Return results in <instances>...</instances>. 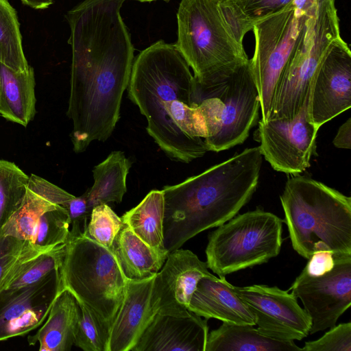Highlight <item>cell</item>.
Returning a JSON list of instances; mask_svg holds the SVG:
<instances>
[{
    "label": "cell",
    "mask_w": 351,
    "mask_h": 351,
    "mask_svg": "<svg viewBox=\"0 0 351 351\" xmlns=\"http://www.w3.org/2000/svg\"><path fill=\"white\" fill-rule=\"evenodd\" d=\"M124 0H84L66 14L72 62L66 112L75 153L104 142L120 118L134 49L120 13Z\"/></svg>",
    "instance_id": "cell-1"
},
{
    "label": "cell",
    "mask_w": 351,
    "mask_h": 351,
    "mask_svg": "<svg viewBox=\"0 0 351 351\" xmlns=\"http://www.w3.org/2000/svg\"><path fill=\"white\" fill-rule=\"evenodd\" d=\"M263 158L259 146L247 148L197 176L163 187L164 246L168 253L238 214L256 190Z\"/></svg>",
    "instance_id": "cell-2"
},
{
    "label": "cell",
    "mask_w": 351,
    "mask_h": 351,
    "mask_svg": "<svg viewBox=\"0 0 351 351\" xmlns=\"http://www.w3.org/2000/svg\"><path fill=\"white\" fill-rule=\"evenodd\" d=\"M293 250L306 259L316 252L351 256V198L306 176L293 175L280 197Z\"/></svg>",
    "instance_id": "cell-3"
},
{
    "label": "cell",
    "mask_w": 351,
    "mask_h": 351,
    "mask_svg": "<svg viewBox=\"0 0 351 351\" xmlns=\"http://www.w3.org/2000/svg\"><path fill=\"white\" fill-rule=\"evenodd\" d=\"M221 0H181L175 44L193 71L199 97L230 77L249 58L221 8Z\"/></svg>",
    "instance_id": "cell-4"
},
{
    "label": "cell",
    "mask_w": 351,
    "mask_h": 351,
    "mask_svg": "<svg viewBox=\"0 0 351 351\" xmlns=\"http://www.w3.org/2000/svg\"><path fill=\"white\" fill-rule=\"evenodd\" d=\"M72 223L58 269L60 290L71 292L110 328L124 298L128 279L112 252L90 239L85 221Z\"/></svg>",
    "instance_id": "cell-5"
},
{
    "label": "cell",
    "mask_w": 351,
    "mask_h": 351,
    "mask_svg": "<svg viewBox=\"0 0 351 351\" xmlns=\"http://www.w3.org/2000/svg\"><path fill=\"white\" fill-rule=\"evenodd\" d=\"M283 221L259 208L236 215L209 234L208 267L223 278L277 256L282 243Z\"/></svg>",
    "instance_id": "cell-6"
},
{
    "label": "cell",
    "mask_w": 351,
    "mask_h": 351,
    "mask_svg": "<svg viewBox=\"0 0 351 351\" xmlns=\"http://www.w3.org/2000/svg\"><path fill=\"white\" fill-rule=\"evenodd\" d=\"M335 0H318L285 66L269 119L293 118L309 94L310 84L332 43L341 36Z\"/></svg>",
    "instance_id": "cell-7"
},
{
    "label": "cell",
    "mask_w": 351,
    "mask_h": 351,
    "mask_svg": "<svg viewBox=\"0 0 351 351\" xmlns=\"http://www.w3.org/2000/svg\"><path fill=\"white\" fill-rule=\"evenodd\" d=\"M206 128L208 151L219 152L243 143L256 124L260 100L248 62L197 100Z\"/></svg>",
    "instance_id": "cell-8"
},
{
    "label": "cell",
    "mask_w": 351,
    "mask_h": 351,
    "mask_svg": "<svg viewBox=\"0 0 351 351\" xmlns=\"http://www.w3.org/2000/svg\"><path fill=\"white\" fill-rule=\"evenodd\" d=\"M316 10L307 13L291 2L253 26L254 51L249 64L263 123L268 121L277 87L306 20Z\"/></svg>",
    "instance_id": "cell-9"
},
{
    "label": "cell",
    "mask_w": 351,
    "mask_h": 351,
    "mask_svg": "<svg viewBox=\"0 0 351 351\" xmlns=\"http://www.w3.org/2000/svg\"><path fill=\"white\" fill-rule=\"evenodd\" d=\"M308 96L293 118L258 122L256 136L261 154L277 171L297 175L310 167L319 128L308 119Z\"/></svg>",
    "instance_id": "cell-10"
},
{
    "label": "cell",
    "mask_w": 351,
    "mask_h": 351,
    "mask_svg": "<svg viewBox=\"0 0 351 351\" xmlns=\"http://www.w3.org/2000/svg\"><path fill=\"white\" fill-rule=\"evenodd\" d=\"M335 261L332 269L322 276H311L302 271L290 288L310 317L311 334L335 326L351 305V256Z\"/></svg>",
    "instance_id": "cell-11"
},
{
    "label": "cell",
    "mask_w": 351,
    "mask_h": 351,
    "mask_svg": "<svg viewBox=\"0 0 351 351\" xmlns=\"http://www.w3.org/2000/svg\"><path fill=\"white\" fill-rule=\"evenodd\" d=\"M234 289L252 313L260 332L284 341H300L308 335L310 317L292 293L262 285Z\"/></svg>",
    "instance_id": "cell-12"
},
{
    "label": "cell",
    "mask_w": 351,
    "mask_h": 351,
    "mask_svg": "<svg viewBox=\"0 0 351 351\" xmlns=\"http://www.w3.org/2000/svg\"><path fill=\"white\" fill-rule=\"evenodd\" d=\"M351 107V52L341 36L331 45L309 88L307 112L319 128Z\"/></svg>",
    "instance_id": "cell-13"
},
{
    "label": "cell",
    "mask_w": 351,
    "mask_h": 351,
    "mask_svg": "<svg viewBox=\"0 0 351 351\" xmlns=\"http://www.w3.org/2000/svg\"><path fill=\"white\" fill-rule=\"evenodd\" d=\"M60 291L58 270L32 285L1 291L0 341L40 326Z\"/></svg>",
    "instance_id": "cell-14"
},
{
    "label": "cell",
    "mask_w": 351,
    "mask_h": 351,
    "mask_svg": "<svg viewBox=\"0 0 351 351\" xmlns=\"http://www.w3.org/2000/svg\"><path fill=\"white\" fill-rule=\"evenodd\" d=\"M206 262L189 250L177 249L167 255L156 274L151 302L156 313L181 315L188 306L199 280L211 275Z\"/></svg>",
    "instance_id": "cell-15"
},
{
    "label": "cell",
    "mask_w": 351,
    "mask_h": 351,
    "mask_svg": "<svg viewBox=\"0 0 351 351\" xmlns=\"http://www.w3.org/2000/svg\"><path fill=\"white\" fill-rule=\"evenodd\" d=\"M208 335L207 319L192 311L156 313L131 351H205Z\"/></svg>",
    "instance_id": "cell-16"
},
{
    "label": "cell",
    "mask_w": 351,
    "mask_h": 351,
    "mask_svg": "<svg viewBox=\"0 0 351 351\" xmlns=\"http://www.w3.org/2000/svg\"><path fill=\"white\" fill-rule=\"evenodd\" d=\"M155 276L128 280L123 300L110 328L108 351H131L156 313L151 302Z\"/></svg>",
    "instance_id": "cell-17"
},
{
    "label": "cell",
    "mask_w": 351,
    "mask_h": 351,
    "mask_svg": "<svg viewBox=\"0 0 351 351\" xmlns=\"http://www.w3.org/2000/svg\"><path fill=\"white\" fill-rule=\"evenodd\" d=\"M188 309L207 319L214 318L227 324L255 325L252 313L225 277L217 278L211 274L202 278Z\"/></svg>",
    "instance_id": "cell-18"
},
{
    "label": "cell",
    "mask_w": 351,
    "mask_h": 351,
    "mask_svg": "<svg viewBox=\"0 0 351 351\" xmlns=\"http://www.w3.org/2000/svg\"><path fill=\"white\" fill-rule=\"evenodd\" d=\"M74 197L44 178L31 174L24 199L0 230V237L29 241L40 216L58 205L64 207Z\"/></svg>",
    "instance_id": "cell-19"
},
{
    "label": "cell",
    "mask_w": 351,
    "mask_h": 351,
    "mask_svg": "<svg viewBox=\"0 0 351 351\" xmlns=\"http://www.w3.org/2000/svg\"><path fill=\"white\" fill-rule=\"evenodd\" d=\"M80 306L66 289L59 293L46 322L34 335L28 337L29 345L39 343L40 351H69L75 344Z\"/></svg>",
    "instance_id": "cell-20"
},
{
    "label": "cell",
    "mask_w": 351,
    "mask_h": 351,
    "mask_svg": "<svg viewBox=\"0 0 351 351\" xmlns=\"http://www.w3.org/2000/svg\"><path fill=\"white\" fill-rule=\"evenodd\" d=\"M36 114L35 77L32 66L14 70L0 62V114L26 127Z\"/></svg>",
    "instance_id": "cell-21"
},
{
    "label": "cell",
    "mask_w": 351,
    "mask_h": 351,
    "mask_svg": "<svg viewBox=\"0 0 351 351\" xmlns=\"http://www.w3.org/2000/svg\"><path fill=\"white\" fill-rule=\"evenodd\" d=\"M110 250L128 280H141L155 276L167 257L143 241L125 223Z\"/></svg>",
    "instance_id": "cell-22"
},
{
    "label": "cell",
    "mask_w": 351,
    "mask_h": 351,
    "mask_svg": "<svg viewBox=\"0 0 351 351\" xmlns=\"http://www.w3.org/2000/svg\"><path fill=\"white\" fill-rule=\"evenodd\" d=\"M302 351L293 341L279 340L252 325L223 323L208 335L205 351Z\"/></svg>",
    "instance_id": "cell-23"
},
{
    "label": "cell",
    "mask_w": 351,
    "mask_h": 351,
    "mask_svg": "<svg viewBox=\"0 0 351 351\" xmlns=\"http://www.w3.org/2000/svg\"><path fill=\"white\" fill-rule=\"evenodd\" d=\"M131 162L121 151H113L93 170L94 183L85 193L88 206L121 203L127 191L126 178Z\"/></svg>",
    "instance_id": "cell-24"
},
{
    "label": "cell",
    "mask_w": 351,
    "mask_h": 351,
    "mask_svg": "<svg viewBox=\"0 0 351 351\" xmlns=\"http://www.w3.org/2000/svg\"><path fill=\"white\" fill-rule=\"evenodd\" d=\"M165 199L162 190L151 191L121 218L143 241L158 252L168 255L164 246Z\"/></svg>",
    "instance_id": "cell-25"
},
{
    "label": "cell",
    "mask_w": 351,
    "mask_h": 351,
    "mask_svg": "<svg viewBox=\"0 0 351 351\" xmlns=\"http://www.w3.org/2000/svg\"><path fill=\"white\" fill-rule=\"evenodd\" d=\"M293 0H221V8L237 38L243 43L253 26Z\"/></svg>",
    "instance_id": "cell-26"
},
{
    "label": "cell",
    "mask_w": 351,
    "mask_h": 351,
    "mask_svg": "<svg viewBox=\"0 0 351 351\" xmlns=\"http://www.w3.org/2000/svg\"><path fill=\"white\" fill-rule=\"evenodd\" d=\"M0 62L19 71L30 66L23 52L16 12L8 0H0Z\"/></svg>",
    "instance_id": "cell-27"
},
{
    "label": "cell",
    "mask_w": 351,
    "mask_h": 351,
    "mask_svg": "<svg viewBox=\"0 0 351 351\" xmlns=\"http://www.w3.org/2000/svg\"><path fill=\"white\" fill-rule=\"evenodd\" d=\"M28 180L16 165L0 159V230L22 204Z\"/></svg>",
    "instance_id": "cell-28"
},
{
    "label": "cell",
    "mask_w": 351,
    "mask_h": 351,
    "mask_svg": "<svg viewBox=\"0 0 351 351\" xmlns=\"http://www.w3.org/2000/svg\"><path fill=\"white\" fill-rule=\"evenodd\" d=\"M71 224L67 210L58 205L40 216L29 242L45 247L64 243L70 232Z\"/></svg>",
    "instance_id": "cell-29"
},
{
    "label": "cell",
    "mask_w": 351,
    "mask_h": 351,
    "mask_svg": "<svg viewBox=\"0 0 351 351\" xmlns=\"http://www.w3.org/2000/svg\"><path fill=\"white\" fill-rule=\"evenodd\" d=\"M78 304L80 313L74 346L84 351H108L110 327L86 305Z\"/></svg>",
    "instance_id": "cell-30"
},
{
    "label": "cell",
    "mask_w": 351,
    "mask_h": 351,
    "mask_svg": "<svg viewBox=\"0 0 351 351\" xmlns=\"http://www.w3.org/2000/svg\"><path fill=\"white\" fill-rule=\"evenodd\" d=\"M90 221L85 224L84 232L97 243L110 249L123 223L108 204L92 208Z\"/></svg>",
    "instance_id": "cell-31"
},
{
    "label": "cell",
    "mask_w": 351,
    "mask_h": 351,
    "mask_svg": "<svg viewBox=\"0 0 351 351\" xmlns=\"http://www.w3.org/2000/svg\"><path fill=\"white\" fill-rule=\"evenodd\" d=\"M319 339L306 341L302 351H351V323L329 328Z\"/></svg>",
    "instance_id": "cell-32"
},
{
    "label": "cell",
    "mask_w": 351,
    "mask_h": 351,
    "mask_svg": "<svg viewBox=\"0 0 351 351\" xmlns=\"http://www.w3.org/2000/svg\"><path fill=\"white\" fill-rule=\"evenodd\" d=\"M38 247L28 241L0 237V282L23 257Z\"/></svg>",
    "instance_id": "cell-33"
},
{
    "label": "cell",
    "mask_w": 351,
    "mask_h": 351,
    "mask_svg": "<svg viewBox=\"0 0 351 351\" xmlns=\"http://www.w3.org/2000/svg\"><path fill=\"white\" fill-rule=\"evenodd\" d=\"M308 260L302 271L311 276H319L328 272L335 263L334 255L329 251L316 252Z\"/></svg>",
    "instance_id": "cell-34"
},
{
    "label": "cell",
    "mask_w": 351,
    "mask_h": 351,
    "mask_svg": "<svg viewBox=\"0 0 351 351\" xmlns=\"http://www.w3.org/2000/svg\"><path fill=\"white\" fill-rule=\"evenodd\" d=\"M64 208L67 210L71 223L86 220L92 209L88 206L86 193L69 200Z\"/></svg>",
    "instance_id": "cell-35"
},
{
    "label": "cell",
    "mask_w": 351,
    "mask_h": 351,
    "mask_svg": "<svg viewBox=\"0 0 351 351\" xmlns=\"http://www.w3.org/2000/svg\"><path fill=\"white\" fill-rule=\"evenodd\" d=\"M333 145L337 148L350 149L351 147V118L343 123L334 138Z\"/></svg>",
    "instance_id": "cell-36"
},
{
    "label": "cell",
    "mask_w": 351,
    "mask_h": 351,
    "mask_svg": "<svg viewBox=\"0 0 351 351\" xmlns=\"http://www.w3.org/2000/svg\"><path fill=\"white\" fill-rule=\"evenodd\" d=\"M22 3L32 8L43 10L49 8L53 0H21Z\"/></svg>",
    "instance_id": "cell-37"
},
{
    "label": "cell",
    "mask_w": 351,
    "mask_h": 351,
    "mask_svg": "<svg viewBox=\"0 0 351 351\" xmlns=\"http://www.w3.org/2000/svg\"><path fill=\"white\" fill-rule=\"evenodd\" d=\"M135 1H138L140 2H151V1H156V0H135ZM164 1H167V0H164Z\"/></svg>",
    "instance_id": "cell-38"
}]
</instances>
